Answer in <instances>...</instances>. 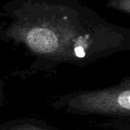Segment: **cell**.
Instances as JSON below:
<instances>
[{
    "label": "cell",
    "instance_id": "2",
    "mask_svg": "<svg viewBox=\"0 0 130 130\" xmlns=\"http://www.w3.org/2000/svg\"><path fill=\"white\" fill-rule=\"evenodd\" d=\"M63 102L67 110L74 113L129 117V79L110 88L71 94Z\"/></svg>",
    "mask_w": 130,
    "mask_h": 130
},
{
    "label": "cell",
    "instance_id": "3",
    "mask_svg": "<svg viewBox=\"0 0 130 130\" xmlns=\"http://www.w3.org/2000/svg\"><path fill=\"white\" fill-rule=\"evenodd\" d=\"M107 6L124 12L127 14L130 13V0H110Z\"/></svg>",
    "mask_w": 130,
    "mask_h": 130
},
{
    "label": "cell",
    "instance_id": "4",
    "mask_svg": "<svg viewBox=\"0 0 130 130\" xmlns=\"http://www.w3.org/2000/svg\"><path fill=\"white\" fill-rule=\"evenodd\" d=\"M4 130H53V129H47V128L39 127V126H33V125H30V124H21V125H17V126H12V127L7 128V129H4Z\"/></svg>",
    "mask_w": 130,
    "mask_h": 130
},
{
    "label": "cell",
    "instance_id": "1",
    "mask_svg": "<svg viewBox=\"0 0 130 130\" xmlns=\"http://www.w3.org/2000/svg\"><path fill=\"white\" fill-rule=\"evenodd\" d=\"M13 15L9 36L34 54L75 61L114 51L125 39L115 27L88 22L59 0H23Z\"/></svg>",
    "mask_w": 130,
    "mask_h": 130
}]
</instances>
